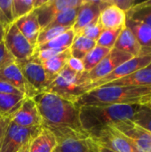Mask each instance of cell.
Wrapping results in <instances>:
<instances>
[{"label": "cell", "instance_id": "1", "mask_svg": "<svg viewBox=\"0 0 151 152\" xmlns=\"http://www.w3.org/2000/svg\"><path fill=\"white\" fill-rule=\"evenodd\" d=\"M33 99L41 117L42 126L54 134L58 143L69 139L90 137L82 127L79 108L75 102L46 92L37 94Z\"/></svg>", "mask_w": 151, "mask_h": 152}, {"label": "cell", "instance_id": "2", "mask_svg": "<svg viewBox=\"0 0 151 152\" xmlns=\"http://www.w3.org/2000/svg\"><path fill=\"white\" fill-rule=\"evenodd\" d=\"M150 100L151 86H101L85 94L76 102V105L77 107L146 105Z\"/></svg>", "mask_w": 151, "mask_h": 152}, {"label": "cell", "instance_id": "3", "mask_svg": "<svg viewBox=\"0 0 151 152\" xmlns=\"http://www.w3.org/2000/svg\"><path fill=\"white\" fill-rule=\"evenodd\" d=\"M141 105L119 104L109 106H82L79 119L84 130L94 137L104 128L125 120H132Z\"/></svg>", "mask_w": 151, "mask_h": 152}, {"label": "cell", "instance_id": "4", "mask_svg": "<svg viewBox=\"0 0 151 152\" xmlns=\"http://www.w3.org/2000/svg\"><path fill=\"white\" fill-rule=\"evenodd\" d=\"M91 84L88 72H78L66 65L43 92L53 94L76 103L81 96L89 92Z\"/></svg>", "mask_w": 151, "mask_h": 152}, {"label": "cell", "instance_id": "5", "mask_svg": "<svg viewBox=\"0 0 151 152\" xmlns=\"http://www.w3.org/2000/svg\"><path fill=\"white\" fill-rule=\"evenodd\" d=\"M4 44L16 62L26 61L35 55L36 48L12 23L4 33Z\"/></svg>", "mask_w": 151, "mask_h": 152}, {"label": "cell", "instance_id": "6", "mask_svg": "<svg viewBox=\"0 0 151 152\" xmlns=\"http://www.w3.org/2000/svg\"><path fill=\"white\" fill-rule=\"evenodd\" d=\"M41 128L42 126L22 127L11 121L5 132L0 152H18L39 133Z\"/></svg>", "mask_w": 151, "mask_h": 152}, {"label": "cell", "instance_id": "7", "mask_svg": "<svg viewBox=\"0 0 151 152\" xmlns=\"http://www.w3.org/2000/svg\"><path fill=\"white\" fill-rule=\"evenodd\" d=\"M151 63V53L150 54H142L140 56L133 57L129 61L124 62L119 67H117L116 69H114L111 73L107 75L106 77L99 79L98 81L91 84L90 90L101 87L102 86H105L110 82H113L115 80L120 79L122 77H125L130 74L134 73L135 71H138L140 69H142L144 68H147ZM89 90V91H90Z\"/></svg>", "mask_w": 151, "mask_h": 152}, {"label": "cell", "instance_id": "8", "mask_svg": "<svg viewBox=\"0 0 151 152\" xmlns=\"http://www.w3.org/2000/svg\"><path fill=\"white\" fill-rule=\"evenodd\" d=\"M17 64L26 80L38 93L43 92L50 84L41 61L35 55L26 61L17 62Z\"/></svg>", "mask_w": 151, "mask_h": 152}, {"label": "cell", "instance_id": "9", "mask_svg": "<svg viewBox=\"0 0 151 152\" xmlns=\"http://www.w3.org/2000/svg\"><path fill=\"white\" fill-rule=\"evenodd\" d=\"M93 139L116 152H140L129 139L111 126L101 130Z\"/></svg>", "mask_w": 151, "mask_h": 152}, {"label": "cell", "instance_id": "10", "mask_svg": "<svg viewBox=\"0 0 151 152\" xmlns=\"http://www.w3.org/2000/svg\"><path fill=\"white\" fill-rule=\"evenodd\" d=\"M111 126L129 139L140 152H151V134L132 120L121 121Z\"/></svg>", "mask_w": 151, "mask_h": 152}, {"label": "cell", "instance_id": "11", "mask_svg": "<svg viewBox=\"0 0 151 152\" xmlns=\"http://www.w3.org/2000/svg\"><path fill=\"white\" fill-rule=\"evenodd\" d=\"M133 57V56L128 53L112 48L109 53L93 69H92L88 73L92 84L106 77L107 75L111 73L114 69H116L117 67H119L121 64L129 61Z\"/></svg>", "mask_w": 151, "mask_h": 152}, {"label": "cell", "instance_id": "12", "mask_svg": "<svg viewBox=\"0 0 151 152\" xmlns=\"http://www.w3.org/2000/svg\"><path fill=\"white\" fill-rule=\"evenodd\" d=\"M0 80H3L22 93L26 97L33 98L39 94L26 80L16 61L0 69Z\"/></svg>", "mask_w": 151, "mask_h": 152}, {"label": "cell", "instance_id": "13", "mask_svg": "<svg viewBox=\"0 0 151 152\" xmlns=\"http://www.w3.org/2000/svg\"><path fill=\"white\" fill-rule=\"evenodd\" d=\"M11 121L22 127L42 126V120L33 98L26 97L20 107L11 116Z\"/></svg>", "mask_w": 151, "mask_h": 152}, {"label": "cell", "instance_id": "14", "mask_svg": "<svg viewBox=\"0 0 151 152\" xmlns=\"http://www.w3.org/2000/svg\"><path fill=\"white\" fill-rule=\"evenodd\" d=\"M101 11V1L84 0L79 7L75 24L72 27L75 35H79L85 27L98 21Z\"/></svg>", "mask_w": 151, "mask_h": 152}, {"label": "cell", "instance_id": "15", "mask_svg": "<svg viewBox=\"0 0 151 152\" xmlns=\"http://www.w3.org/2000/svg\"><path fill=\"white\" fill-rule=\"evenodd\" d=\"M105 5L101 9L99 22L103 29H117L125 26L127 20L126 12L112 4L109 0H105Z\"/></svg>", "mask_w": 151, "mask_h": 152}, {"label": "cell", "instance_id": "16", "mask_svg": "<svg viewBox=\"0 0 151 152\" xmlns=\"http://www.w3.org/2000/svg\"><path fill=\"white\" fill-rule=\"evenodd\" d=\"M13 23L20 31V33L30 43V45L36 48L37 38L41 31L36 13L33 11L30 13L16 20Z\"/></svg>", "mask_w": 151, "mask_h": 152}, {"label": "cell", "instance_id": "17", "mask_svg": "<svg viewBox=\"0 0 151 152\" xmlns=\"http://www.w3.org/2000/svg\"><path fill=\"white\" fill-rule=\"evenodd\" d=\"M56 152H99V143L92 137L69 139L58 143Z\"/></svg>", "mask_w": 151, "mask_h": 152}, {"label": "cell", "instance_id": "18", "mask_svg": "<svg viewBox=\"0 0 151 152\" xmlns=\"http://www.w3.org/2000/svg\"><path fill=\"white\" fill-rule=\"evenodd\" d=\"M113 48L128 53L133 57L140 56L142 53V45L136 39L133 33L126 26H125L121 30Z\"/></svg>", "mask_w": 151, "mask_h": 152}, {"label": "cell", "instance_id": "19", "mask_svg": "<svg viewBox=\"0 0 151 152\" xmlns=\"http://www.w3.org/2000/svg\"><path fill=\"white\" fill-rule=\"evenodd\" d=\"M58 145L54 134L42 126L39 133L29 142L28 152H53Z\"/></svg>", "mask_w": 151, "mask_h": 152}, {"label": "cell", "instance_id": "20", "mask_svg": "<svg viewBox=\"0 0 151 152\" xmlns=\"http://www.w3.org/2000/svg\"><path fill=\"white\" fill-rule=\"evenodd\" d=\"M102 86H151V69L144 68Z\"/></svg>", "mask_w": 151, "mask_h": 152}, {"label": "cell", "instance_id": "21", "mask_svg": "<svg viewBox=\"0 0 151 152\" xmlns=\"http://www.w3.org/2000/svg\"><path fill=\"white\" fill-rule=\"evenodd\" d=\"M125 26L133 33L142 47V54L151 53V27L140 21L127 19Z\"/></svg>", "mask_w": 151, "mask_h": 152}, {"label": "cell", "instance_id": "22", "mask_svg": "<svg viewBox=\"0 0 151 152\" xmlns=\"http://www.w3.org/2000/svg\"><path fill=\"white\" fill-rule=\"evenodd\" d=\"M71 57L69 49L65 50L50 59H47L44 61H41L47 76L50 80V83L58 76V74L65 68L69 58Z\"/></svg>", "mask_w": 151, "mask_h": 152}, {"label": "cell", "instance_id": "23", "mask_svg": "<svg viewBox=\"0 0 151 152\" xmlns=\"http://www.w3.org/2000/svg\"><path fill=\"white\" fill-rule=\"evenodd\" d=\"M75 33L72 28L69 29L65 33L58 36L57 37L53 38V40L37 46L36 51H44V50H55L59 52H63L70 48L74 39H75Z\"/></svg>", "mask_w": 151, "mask_h": 152}, {"label": "cell", "instance_id": "24", "mask_svg": "<svg viewBox=\"0 0 151 152\" xmlns=\"http://www.w3.org/2000/svg\"><path fill=\"white\" fill-rule=\"evenodd\" d=\"M96 42L82 36H76L69 48L71 57L83 60L85 55L96 46Z\"/></svg>", "mask_w": 151, "mask_h": 152}, {"label": "cell", "instance_id": "25", "mask_svg": "<svg viewBox=\"0 0 151 152\" xmlns=\"http://www.w3.org/2000/svg\"><path fill=\"white\" fill-rule=\"evenodd\" d=\"M26 99L25 95L0 94V112L4 116H12Z\"/></svg>", "mask_w": 151, "mask_h": 152}, {"label": "cell", "instance_id": "26", "mask_svg": "<svg viewBox=\"0 0 151 152\" xmlns=\"http://www.w3.org/2000/svg\"><path fill=\"white\" fill-rule=\"evenodd\" d=\"M127 19L140 21L151 27V0L138 3L126 12Z\"/></svg>", "mask_w": 151, "mask_h": 152}, {"label": "cell", "instance_id": "27", "mask_svg": "<svg viewBox=\"0 0 151 152\" xmlns=\"http://www.w3.org/2000/svg\"><path fill=\"white\" fill-rule=\"evenodd\" d=\"M110 51H111V49L96 45L82 60L85 71L89 73L109 53Z\"/></svg>", "mask_w": 151, "mask_h": 152}, {"label": "cell", "instance_id": "28", "mask_svg": "<svg viewBox=\"0 0 151 152\" xmlns=\"http://www.w3.org/2000/svg\"><path fill=\"white\" fill-rule=\"evenodd\" d=\"M79 7L67 9L58 13L47 27H66L72 28L75 24Z\"/></svg>", "mask_w": 151, "mask_h": 152}, {"label": "cell", "instance_id": "29", "mask_svg": "<svg viewBox=\"0 0 151 152\" xmlns=\"http://www.w3.org/2000/svg\"><path fill=\"white\" fill-rule=\"evenodd\" d=\"M72 28H66V27H46L43 29H41L38 38H37V42H36V47L40 46L51 40H53V38L57 37L58 36L65 33L66 31H68L69 29H70Z\"/></svg>", "mask_w": 151, "mask_h": 152}, {"label": "cell", "instance_id": "30", "mask_svg": "<svg viewBox=\"0 0 151 152\" xmlns=\"http://www.w3.org/2000/svg\"><path fill=\"white\" fill-rule=\"evenodd\" d=\"M35 0H12V13L14 21L35 10Z\"/></svg>", "mask_w": 151, "mask_h": 152}, {"label": "cell", "instance_id": "31", "mask_svg": "<svg viewBox=\"0 0 151 152\" xmlns=\"http://www.w3.org/2000/svg\"><path fill=\"white\" fill-rule=\"evenodd\" d=\"M132 121L151 134V110L147 105L140 106Z\"/></svg>", "mask_w": 151, "mask_h": 152}, {"label": "cell", "instance_id": "32", "mask_svg": "<svg viewBox=\"0 0 151 152\" xmlns=\"http://www.w3.org/2000/svg\"><path fill=\"white\" fill-rule=\"evenodd\" d=\"M123 28L117 29H103L100 37L96 41V45L105 48L112 49Z\"/></svg>", "mask_w": 151, "mask_h": 152}, {"label": "cell", "instance_id": "33", "mask_svg": "<svg viewBox=\"0 0 151 152\" xmlns=\"http://www.w3.org/2000/svg\"><path fill=\"white\" fill-rule=\"evenodd\" d=\"M102 31H103V28L98 20V21L92 23V24L88 25L87 27H85L82 30V32L77 36H82V37H85L86 38H89V39L96 42L98 40V38L100 37L101 34L102 33Z\"/></svg>", "mask_w": 151, "mask_h": 152}, {"label": "cell", "instance_id": "34", "mask_svg": "<svg viewBox=\"0 0 151 152\" xmlns=\"http://www.w3.org/2000/svg\"><path fill=\"white\" fill-rule=\"evenodd\" d=\"M0 10L3 12L10 23L14 22L12 13V0H0Z\"/></svg>", "mask_w": 151, "mask_h": 152}, {"label": "cell", "instance_id": "35", "mask_svg": "<svg viewBox=\"0 0 151 152\" xmlns=\"http://www.w3.org/2000/svg\"><path fill=\"white\" fill-rule=\"evenodd\" d=\"M15 60L11 55V53L6 49L4 42L0 43V69L5 67L6 65L14 62Z\"/></svg>", "mask_w": 151, "mask_h": 152}, {"label": "cell", "instance_id": "36", "mask_svg": "<svg viewBox=\"0 0 151 152\" xmlns=\"http://www.w3.org/2000/svg\"><path fill=\"white\" fill-rule=\"evenodd\" d=\"M109 1L112 4H115L119 9L124 11L125 12H127L138 4V2L134 0H109Z\"/></svg>", "mask_w": 151, "mask_h": 152}, {"label": "cell", "instance_id": "37", "mask_svg": "<svg viewBox=\"0 0 151 152\" xmlns=\"http://www.w3.org/2000/svg\"><path fill=\"white\" fill-rule=\"evenodd\" d=\"M11 122V116H4L0 118V150L4 141L5 132L8 128V126Z\"/></svg>", "mask_w": 151, "mask_h": 152}, {"label": "cell", "instance_id": "38", "mask_svg": "<svg viewBox=\"0 0 151 152\" xmlns=\"http://www.w3.org/2000/svg\"><path fill=\"white\" fill-rule=\"evenodd\" d=\"M0 94H12L18 95H24L22 93H20L19 90L14 88L12 86L3 80H0Z\"/></svg>", "mask_w": 151, "mask_h": 152}, {"label": "cell", "instance_id": "39", "mask_svg": "<svg viewBox=\"0 0 151 152\" xmlns=\"http://www.w3.org/2000/svg\"><path fill=\"white\" fill-rule=\"evenodd\" d=\"M67 65L71 68L72 69L76 70V71H78V72H83L85 71L84 69V66H83V62L81 60H78V59H76V58H73V57H70Z\"/></svg>", "mask_w": 151, "mask_h": 152}, {"label": "cell", "instance_id": "40", "mask_svg": "<svg viewBox=\"0 0 151 152\" xmlns=\"http://www.w3.org/2000/svg\"><path fill=\"white\" fill-rule=\"evenodd\" d=\"M0 23L1 25L3 26L4 29V32L8 29V28L12 25V23L9 22V20L6 19V17L4 16V14L3 13V12L0 10Z\"/></svg>", "mask_w": 151, "mask_h": 152}, {"label": "cell", "instance_id": "41", "mask_svg": "<svg viewBox=\"0 0 151 152\" xmlns=\"http://www.w3.org/2000/svg\"><path fill=\"white\" fill-rule=\"evenodd\" d=\"M4 29L3 28V26L1 25L0 23V43H3L4 42Z\"/></svg>", "mask_w": 151, "mask_h": 152}, {"label": "cell", "instance_id": "42", "mask_svg": "<svg viewBox=\"0 0 151 152\" xmlns=\"http://www.w3.org/2000/svg\"><path fill=\"white\" fill-rule=\"evenodd\" d=\"M99 152H116V151H112V150H110V149H109V148L103 147V146H101V145H100V144H99Z\"/></svg>", "mask_w": 151, "mask_h": 152}, {"label": "cell", "instance_id": "43", "mask_svg": "<svg viewBox=\"0 0 151 152\" xmlns=\"http://www.w3.org/2000/svg\"><path fill=\"white\" fill-rule=\"evenodd\" d=\"M28 147H29V142L27 143L25 146H23L22 149H20L18 152H28Z\"/></svg>", "mask_w": 151, "mask_h": 152}, {"label": "cell", "instance_id": "44", "mask_svg": "<svg viewBox=\"0 0 151 152\" xmlns=\"http://www.w3.org/2000/svg\"><path fill=\"white\" fill-rule=\"evenodd\" d=\"M146 105H147V106H148V107H149V108L151 110V100H150V102L148 104H146Z\"/></svg>", "mask_w": 151, "mask_h": 152}, {"label": "cell", "instance_id": "45", "mask_svg": "<svg viewBox=\"0 0 151 152\" xmlns=\"http://www.w3.org/2000/svg\"><path fill=\"white\" fill-rule=\"evenodd\" d=\"M147 68H148V69H151V63L149 65V66H148V67H147Z\"/></svg>", "mask_w": 151, "mask_h": 152}, {"label": "cell", "instance_id": "46", "mask_svg": "<svg viewBox=\"0 0 151 152\" xmlns=\"http://www.w3.org/2000/svg\"><path fill=\"white\" fill-rule=\"evenodd\" d=\"M3 117H4V115L0 112V118H3Z\"/></svg>", "mask_w": 151, "mask_h": 152}, {"label": "cell", "instance_id": "47", "mask_svg": "<svg viewBox=\"0 0 151 152\" xmlns=\"http://www.w3.org/2000/svg\"><path fill=\"white\" fill-rule=\"evenodd\" d=\"M53 152H56V151H53Z\"/></svg>", "mask_w": 151, "mask_h": 152}]
</instances>
